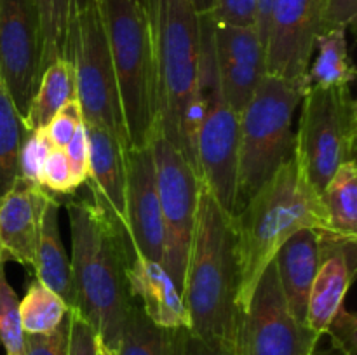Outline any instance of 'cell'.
<instances>
[{
    "label": "cell",
    "instance_id": "cell-1",
    "mask_svg": "<svg viewBox=\"0 0 357 355\" xmlns=\"http://www.w3.org/2000/svg\"><path fill=\"white\" fill-rule=\"evenodd\" d=\"M143 7L155 75V131L197 174V132L204 111L201 16L192 0H143Z\"/></svg>",
    "mask_w": 357,
    "mask_h": 355
},
{
    "label": "cell",
    "instance_id": "cell-2",
    "mask_svg": "<svg viewBox=\"0 0 357 355\" xmlns=\"http://www.w3.org/2000/svg\"><path fill=\"white\" fill-rule=\"evenodd\" d=\"M239 260L234 214L202 187L188 249L181 296L190 333L213 343L237 345L241 312Z\"/></svg>",
    "mask_w": 357,
    "mask_h": 355
},
{
    "label": "cell",
    "instance_id": "cell-3",
    "mask_svg": "<svg viewBox=\"0 0 357 355\" xmlns=\"http://www.w3.org/2000/svg\"><path fill=\"white\" fill-rule=\"evenodd\" d=\"M239 260L241 312L248 306L265 268L278 251L303 228L331 232L321 194L295 155L289 157L234 214Z\"/></svg>",
    "mask_w": 357,
    "mask_h": 355
},
{
    "label": "cell",
    "instance_id": "cell-4",
    "mask_svg": "<svg viewBox=\"0 0 357 355\" xmlns=\"http://www.w3.org/2000/svg\"><path fill=\"white\" fill-rule=\"evenodd\" d=\"M65 207L72 240L75 310L96 331L101 345L114 352L135 303L126 282L121 240L93 200H68Z\"/></svg>",
    "mask_w": 357,
    "mask_h": 355
},
{
    "label": "cell",
    "instance_id": "cell-5",
    "mask_svg": "<svg viewBox=\"0 0 357 355\" xmlns=\"http://www.w3.org/2000/svg\"><path fill=\"white\" fill-rule=\"evenodd\" d=\"M110 47L129 148L149 146L155 132V75L143 0H96Z\"/></svg>",
    "mask_w": 357,
    "mask_h": 355
},
{
    "label": "cell",
    "instance_id": "cell-6",
    "mask_svg": "<svg viewBox=\"0 0 357 355\" xmlns=\"http://www.w3.org/2000/svg\"><path fill=\"white\" fill-rule=\"evenodd\" d=\"M307 80H284L265 73L239 113L237 209L293 155V117Z\"/></svg>",
    "mask_w": 357,
    "mask_h": 355
},
{
    "label": "cell",
    "instance_id": "cell-7",
    "mask_svg": "<svg viewBox=\"0 0 357 355\" xmlns=\"http://www.w3.org/2000/svg\"><path fill=\"white\" fill-rule=\"evenodd\" d=\"M63 58L73 68L84 124L107 129L129 150L110 47L96 0L70 2Z\"/></svg>",
    "mask_w": 357,
    "mask_h": 355
},
{
    "label": "cell",
    "instance_id": "cell-8",
    "mask_svg": "<svg viewBox=\"0 0 357 355\" xmlns=\"http://www.w3.org/2000/svg\"><path fill=\"white\" fill-rule=\"evenodd\" d=\"M356 138L357 103L351 86L307 87L293 155L319 194L342 164L354 160Z\"/></svg>",
    "mask_w": 357,
    "mask_h": 355
},
{
    "label": "cell",
    "instance_id": "cell-9",
    "mask_svg": "<svg viewBox=\"0 0 357 355\" xmlns=\"http://www.w3.org/2000/svg\"><path fill=\"white\" fill-rule=\"evenodd\" d=\"M201 86L204 111L197 132V176L202 187L229 212L237 209L239 113L222 96L213 59L209 16H201Z\"/></svg>",
    "mask_w": 357,
    "mask_h": 355
},
{
    "label": "cell",
    "instance_id": "cell-10",
    "mask_svg": "<svg viewBox=\"0 0 357 355\" xmlns=\"http://www.w3.org/2000/svg\"><path fill=\"white\" fill-rule=\"evenodd\" d=\"M149 146L164 223L162 267L181 292L201 181L180 150L174 148L159 131L153 132Z\"/></svg>",
    "mask_w": 357,
    "mask_h": 355
},
{
    "label": "cell",
    "instance_id": "cell-11",
    "mask_svg": "<svg viewBox=\"0 0 357 355\" xmlns=\"http://www.w3.org/2000/svg\"><path fill=\"white\" fill-rule=\"evenodd\" d=\"M321 338L289 312L272 261L241 315L237 355H314Z\"/></svg>",
    "mask_w": 357,
    "mask_h": 355
},
{
    "label": "cell",
    "instance_id": "cell-12",
    "mask_svg": "<svg viewBox=\"0 0 357 355\" xmlns=\"http://www.w3.org/2000/svg\"><path fill=\"white\" fill-rule=\"evenodd\" d=\"M40 21L33 0H0V79L21 118L40 80Z\"/></svg>",
    "mask_w": 357,
    "mask_h": 355
},
{
    "label": "cell",
    "instance_id": "cell-13",
    "mask_svg": "<svg viewBox=\"0 0 357 355\" xmlns=\"http://www.w3.org/2000/svg\"><path fill=\"white\" fill-rule=\"evenodd\" d=\"M323 0H274L265 38V73L307 80L317 35L323 31ZM309 84V82H307Z\"/></svg>",
    "mask_w": 357,
    "mask_h": 355
},
{
    "label": "cell",
    "instance_id": "cell-14",
    "mask_svg": "<svg viewBox=\"0 0 357 355\" xmlns=\"http://www.w3.org/2000/svg\"><path fill=\"white\" fill-rule=\"evenodd\" d=\"M209 35L220 93L241 113L265 75V47L255 26L220 24L211 16Z\"/></svg>",
    "mask_w": 357,
    "mask_h": 355
},
{
    "label": "cell",
    "instance_id": "cell-15",
    "mask_svg": "<svg viewBox=\"0 0 357 355\" xmlns=\"http://www.w3.org/2000/svg\"><path fill=\"white\" fill-rule=\"evenodd\" d=\"M124 253L128 291L153 324L167 329H190L187 306L180 289L162 263L139 253L131 237H119Z\"/></svg>",
    "mask_w": 357,
    "mask_h": 355
},
{
    "label": "cell",
    "instance_id": "cell-16",
    "mask_svg": "<svg viewBox=\"0 0 357 355\" xmlns=\"http://www.w3.org/2000/svg\"><path fill=\"white\" fill-rule=\"evenodd\" d=\"M126 209L135 246L146 258L162 263L164 223L150 146L126 150Z\"/></svg>",
    "mask_w": 357,
    "mask_h": 355
},
{
    "label": "cell",
    "instance_id": "cell-17",
    "mask_svg": "<svg viewBox=\"0 0 357 355\" xmlns=\"http://www.w3.org/2000/svg\"><path fill=\"white\" fill-rule=\"evenodd\" d=\"M356 239L321 232L319 267L309 294L305 324L323 336L335 315L345 306V296L356 275Z\"/></svg>",
    "mask_w": 357,
    "mask_h": 355
},
{
    "label": "cell",
    "instance_id": "cell-18",
    "mask_svg": "<svg viewBox=\"0 0 357 355\" xmlns=\"http://www.w3.org/2000/svg\"><path fill=\"white\" fill-rule=\"evenodd\" d=\"M86 125L89 145V183L93 204L119 235L131 237L126 209V146L114 134L93 124Z\"/></svg>",
    "mask_w": 357,
    "mask_h": 355
},
{
    "label": "cell",
    "instance_id": "cell-19",
    "mask_svg": "<svg viewBox=\"0 0 357 355\" xmlns=\"http://www.w3.org/2000/svg\"><path fill=\"white\" fill-rule=\"evenodd\" d=\"M52 197L45 188L17 178L0 198V263L13 260L33 268L42 214Z\"/></svg>",
    "mask_w": 357,
    "mask_h": 355
},
{
    "label": "cell",
    "instance_id": "cell-20",
    "mask_svg": "<svg viewBox=\"0 0 357 355\" xmlns=\"http://www.w3.org/2000/svg\"><path fill=\"white\" fill-rule=\"evenodd\" d=\"M321 230L303 228L296 232L274 256L282 296L289 312L305 324L309 294L319 267Z\"/></svg>",
    "mask_w": 357,
    "mask_h": 355
},
{
    "label": "cell",
    "instance_id": "cell-21",
    "mask_svg": "<svg viewBox=\"0 0 357 355\" xmlns=\"http://www.w3.org/2000/svg\"><path fill=\"white\" fill-rule=\"evenodd\" d=\"M59 200L52 197L47 202L42 214L40 235H38L37 251H35L33 270L35 277L54 291L70 310L77 308L75 285H73L72 263L65 251V244L59 230Z\"/></svg>",
    "mask_w": 357,
    "mask_h": 355
},
{
    "label": "cell",
    "instance_id": "cell-22",
    "mask_svg": "<svg viewBox=\"0 0 357 355\" xmlns=\"http://www.w3.org/2000/svg\"><path fill=\"white\" fill-rule=\"evenodd\" d=\"M188 329H167L153 324L138 303H132L114 355H185Z\"/></svg>",
    "mask_w": 357,
    "mask_h": 355
},
{
    "label": "cell",
    "instance_id": "cell-23",
    "mask_svg": "<svg viewBox=\"0 0 357 355\" xmlns=\"http://www.w3.org/2000/svg\"><path fill=\"white\" fill-rule=\"evenodd\" d=\"M75 97L77 89L73 68L68 59L61 56L42 70L35 96L23 117L24 129L26 131L44 129L51 122V118Z\"/></svg>",
    "mask_w": 357,
    "mask_h": 355
},
{
    "label": "cell",
    "instance_id": "cell-24",
    "mask_svg": "<svg viewBox=\"0 0 357 355\" xmlns=\"http://www.w3.org/2000/svg\"><path fill=\"white\" fill-rule=\"evenodd\" d=\"M347 30L333 28L317 35V56L307 70V82L316 87L352 86L356 66L349 54Z\"/></svg>",
    "mask_w": 357,
    "mask_h": 355
},
{
    "label": "cell",
    "instance_id": "cell-25",
    "mask_svg": "<svg viewBox=\"0 0 357 355\" xmlns=\"http://www.w3.org/2000/svg\"><path fill=\"white\" fill-rule=\"evenodd\" d=\"M331 232L357 240V167L356 160L342 164L321 191Z\"/></svg>",
    "mask_w": 357,
    "mask_h": 355
},
{
    "label": "cell",
    "instance_id": "cell-26",
    "mask_svg": "<svg viewBox=\"0 0 357 355\" xmlns=\"http://www.w3.org/2000/svg\"><path fill=\"white\" fill-rule=\"evenodd\" d=\"M26 129L0 79V198L20 178V150Z\"/></svg>",
    "mask_w": 357,
    "mask_h": 355
},
{
    "label": "cell",
    "instance_id": "cell-27",
    "mask_svg": "<svg viewBox=\"0 0 357 355\" xmlns=\"http://www.w3.org/2000/svg\"><path fill=\"white\" fill-rule=\"evenodd\" d=\"M68 305L45 287L37 277L28 284L26 294L20 299V320L24 334H47L58 329L68 317Z\"/></svg>",
    "mask_w": 357,
    "mask_h": 355
},
{
    "label": "cell",
    "instance_id": "cell-28",
    "mask_svg": "<svg viewBox=\"0 0 357 355\" xmlns=\"http://www.w3.org/2000/svg\"><path fill=\"white\" fill-rule=\"evenodd\" d=\"M40 21V68L63 56L72 0H33Z\"/></svg>",
    "mask_w": 357,
    "mask_h": 355
},
{
    "label": "cell",
    "instance_id": "cell-29",
    "mask_svg": "<svg viewBox=\"0 0 357 355\" xmlns=\"http://www.w3.org/2000/svg\"><path fill=\"white\" fill-rule=\"evenodd\" d=\"M0 345L6 355H23L24 333L20 320V298L6 277V263H0Z\"/></svg>",
    "mask_w": 357,
    "mask_h": 355
},
{
    "label": "cell",
    "instance_id": "cell-30",
    "mask_svg": "<svg viewBox=\"0 0 357 355\" xmlns=\"http://www.w3.org/2000/svg\"><path fill=\"white\" fill-rule=\"evenodd\" d=\"M52 148L54 146L45 136L44 129L26 131L20 150V178L37 184V187H42V169H44V164Z\"/></svg>",
    "mask_w": 357,
    "mask_h": 355
},
{
    "label": "cell",
    "instance_id": "cell-31",
    "mask_svg": "<svg viewBox=\"0 0 357 355\" xmlns=\"http://www.w3.org/2000/svg\"><path fill=\"white\" fill-rule=\"evenodd\" d=\"M42 188L52 195H70L77 190L65 150L52 148L42 169Z\"/></svg>",
    "mask_w": 357,
    "mask_h": 355
},
{
    "label": "cell",
    "instance_id": "cell-32",
    "mask_svg": "<svg viewBox=\"0 0 357 355\" xmlns=\"http://www.w3.org/2000/svg\"><path fill=\"white\" fill-rule=\"evenodd\" d=\"M82 122V110H80L79 100L75 97V100L68 101V103L51 118V122L44 127V132L54 148L65 150V146L68 145L70 139H72L73 132L77 131V127H79Z\"/></svg>",
    "mask_w": 357,
    "mask_h": 355
},
{
    "label": "cell",
    "instance_id": "cell-33",
    "mask_svg": "<svg viewBox=\"0 0 357 355\" xmlns=\"http://www.w3.org/2000/svg\"><path fill=\"white\" fill-rule=\"evenodd\" d=\"M68 355H101V341L77 310H68Z\"/></svg>",
    "mask_w": 357,
    "mask_h": 355
},
{
    "label": "cell",
    "instance_id": "cell-34",
    "mask_svg": "<svg viewBox=\"0 0 357 355\" xmlns=\"http://www.w3.org/2000/svg\"><path fill=\"white\" fill-rule=\"evenodd\" d=\"M23 355H68V317L47 334H24Z\"/></svg>",
    "mask_w": 357,
    "mask_h": 355
},
{
    "label": "cell",
    "instance_id": "cell-35",
    "mask_svg": "<svg viewBox=\"0 0 357 355\" xmlns=\"http://www.w3.org/2000/svg\"><path fill=\"white\" fill-rule=\"evenodd\" d=\"M357 326H356V315L349 312L347 308H342L340 312L335 315L331 324L328 326L326 333L331 338L335 350L342 355H356V345H357Z\"/></svg>",
    "mask_w": 357,
    "mask_h": 355
},
{
    "label": "cell",
    "instance_id": "cell-36",
    "mask_svg": "<svg viewBox=\"0 0 357 355\" xmlns=\"http://www.w3.org/2000/svg\"><path fill=\"white\" fill-rule=\"evenodd\" d=\"M209 16L220 24L255 26V0H215V9Z\"/></svg>",
    "mask_w": 357,
    "mask_h": 355
},
{
    "label": "cell",
    "instance_id": "cell-37",
    "mask_svg": "<svg viewBox=\"0 0 357 355\" xmlns=\"http://www.w3.org/2000/svg\"><path fill=\"white\" fill-rule=\"evenodd\" d=\"M65 153L70 162V167H72L73 181H75L77 188H79L80 184L86 183L87 176H89V145H87V134L84 122L73 132L72 139L65 146Z\"/></svg>",
    "mask_w": 357,
    "mask_h": 355
},
{
    "label": "cell",
    "instance_id": "cell-38",
    "mask_svg": "<svg viewBox=\"0 0 357 355\" xmlns=\"http://www.w3.org/2000/svg\"><path fill=\"white\" fill-rule=\"evenodd\" d=\"M357 0H323V31L342 28L347 30L356 23Z\"/></svg>",
    "mask_w": 357,
    "mask_h": 355
},
{
    "label": "cell",
    "instance_id": "cell-39",
    "mask_svg": "<svg viewBox=\"0 0 357 355\" xmlns=\"http://www.w3.org/2000/svg\"><path fill=\"white\" fill-rule=\"evenodd\" d=\"M185 355H237V345L213 343V341L199 340L188 331Z\"/></svg>",
    "mask_w": 357,
    "mask_h": 355
},
{
    "label": "cell",
    "instance_id": "cell-40",
    "mask_svg": "<svg viewBox=\"0 0 357 355\" xmlns=\"http://www.w3.org/2000/svg\"><path fill=\"white\" fill-rule=\"evenodd\" d=\"M272 2L274 0H255V28L258 31L261 44L265 47V38H267L268 16H271Z\"/></svg>",
    "mask_w": 357,
    "mask_h": 355
},
{
    "label": "cell",
    "instance_id": "cell-41",
    "mask_svg": "<svg viewBox=\"0 0 357 355\" xmlns=\"http://www.w3.org/2000/svg\"><path fill=\"white\" fill-rule=\"evenodd\" d=\"M192 6L197 10L199 16H206V14H211L215 9V0H192Z\"/></svg>",
    "mask_w": 357,
    "mask_h": 355
},
{
    "label": "cell",
    "instance_id": "cell-42",
    "mask_svg": "<svg viewBox=\"0 0 357 355\" xmlns=\"http://www.w3.org/2000/svg\"><path fill=\"white\" fill-rule=\"evenodd\" d=\"M101 355H114V352L108 350V348H105L103 345H101Z\"/></svg>",
    "mask_w": 357,
    "mask_h": 355
},
{
    "label": "cell",
    "instance_id": "cell-43",
    "mask_svg": "<svg viewBox=\"0 0 357 355\" xmlns=\"http://www.w3.org/2000/svg\"><path fill=\"white\" fill-rule=\"evenodd\" d=\"M314 355H316V354H314ZM338 355H342V354H338Z\"/></svg>",
    "mask_w": 357,
    "mask_h": 355
}]
</instances>
